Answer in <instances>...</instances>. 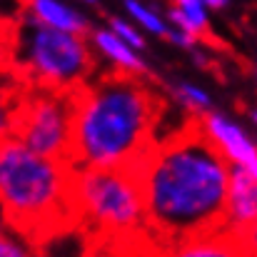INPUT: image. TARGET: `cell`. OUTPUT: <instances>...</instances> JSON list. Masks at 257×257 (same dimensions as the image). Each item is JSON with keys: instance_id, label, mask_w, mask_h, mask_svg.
Returning <instances> with one entry per match:
<instances>
[{"instance_id": "1", "label": "cell", "mask_w": 257, "mask_h": 257, "mask_svg": "<svg viewBox=\"0 0 257 257\" xmlns=\"http://www.w3.org/2000/svg\"><path fill=\"white\" fill-rule=\"evenodd\" d=\"M135 172L150 242L222 227L230 163L202 135L197 120L160 138Z\"/></svg>"}, {"instance_id": "2", "label": "cell", "mask_w": 257, "mask_h": 257, "mask_svg": "<svg viewBox=\"0 0 257 257\" xmlns=\"http://www.w3.org/2000/svg\"><path fill=\"white\" fill-rule=\"evenodd\" d=\"M75 168H135L160 140L163 102L143 78L95 73L73 95Z\"/></svg>"}, {"instance_id": "3", "label": "cell", "mask_w": 257, "mask_h": 257, "mask_svg": "<svg viewBox=\"0 0 257 257\" xmlns=\"http://www.w3.org/2000/svg\"><path fill=\"white\" fill-rule=\"evenodd\" d=\"M75 165L30 150L15 135L0 140V202L13 227L43 237L73 222Z\"/></svg>"}, {"instance_id": "4", "label": "cell", "mask_w": 257, "mask_h": 257, "mask_svg": "<svg viewBox=\"0 0 257 257\" xmlns=\"http://www.w3.org/2000/svg\"><path fill=\"white\" fill-rule=\"evenodd\" d=\"M73 222L97 245H148L145 205L135 168H75Z\"/></svg>"}, {"instance_id": "5", "label": "cell", "mask_w": 257, "mask_h": 257, "mask_svg": "<svg viewBox=\"0 0 257 257\" xmlns=\"http://www.w3.org/2000/svg\"><path fill=\"white\" fill-rule=\"evenodd\" d=\"M10 73L23 87L78 92L97 73V65L85 35L20 18L10 28Z\"/></svg>"}, {"instance_id": "6", "label": "cell", "mask_w": 257, "mask_h": 257, "mask_svg": "<svg viewBox=\"0 0 257 257\" xmlns=\"http://www.w3.org/2000/svg\"><path fill=\"white\" fill-rule=\"evenodd\" d=\"M73 95L23 87L15 110L13 135L35 153L70 160L73 145Z\"/></svg>"}, {"instance_id": "7", "label": "cell", "mask_w": 257, "mask_h": 257, "mask_svg": "<svg viewBox=\"0 0 257 257\" xmlns=\"http://www.w3.org/2000/svg\"><path fill=\"white\" fill-rule=\"evenodd\" d=\"M197 127L230 163V168H242L257 177V143L235 117L220 110H210L197 117Z\"/></svg>"}, {"instance_id": "8", "label": "cell", "mask_w": 257, "mask_h": 257, "mask_svg": "<svg viewBox=\"0 0 257 257\" xmlns=\"http://www.w3.org/2000/svg\"><path fill=\"white\" fill-rule=\"evenodd\" d=\"M148 257H245V252L235 232L217 227L170 242H153Z\"/></svg>"}, {"instance_id": "9", "label": "cell", "mask_w": 257, "mask_h": 257, "mask_svg": "<svg viewBox=\"0 0 257 257\" xmlns=\"http://www.w3.org/2000/svg\"><path fill=\"white\" fill-rule=\"evenodd\" d=\"M252 220H257V177L242 168H230L222 227L240 232Z\"/></svg>"}, {"instance_id": "10", "label": "cell", "mask_w": 257, "mask_h": 257, "mask_svg": "<svg viewBox=\"0 0 257 257\" xmlns=\"http://www.w3.org/2000/svg\"><path fill=\"white\" fill-rule=\"evenodd\" d=\"M87 40L92 45V53L107 60L110 70L125 73V75H135V78H148L150 75V65L145 63L143 53L130 48L127 43H122L110 28L92 30Z\"/></svg>"}, {"instance_id": "11", "label": "cell", "mask_w": 257, "mask_h": 257, "mask_svg": "<svg viewBox=\"0 0 257 257\" xmlns=\"http://www.w3.org/2000/svg\"><path fill=\"white\" fill-rule=\"evenodd\" d=\"M23 18H30L55 30H68L80 35H87L90 30L85 15L65 0H23Z\"/></svg>"}, {"instance_id": "12", "label": "cell", "mask_w": 257, "mask_h": 257, "mask_svg": "<svg viewBox=\"0 0 257 257\" xmlns=\"http://www.w3.org/2000/svg\"><path fill=\"white\" fill-rule=\"evenodd\" d=\"M165 18L170 25L190 33L197 40H202L210 30V10L202 0H170Z\"/></svg>"}, {"instance_id": "13", "label": "cell", "mask_w": 257, "mask_h": 257, "mask_svg": "<svg viewBox=\"0 0 257 257\" xmlns=\"http://www.w3.org/2000/svg\"><path fill=\"white\" fill-rule=\"evenodd\" d=\"M122 8H125V18H130L143 33L155 35V38H165L170 23L155 5H150L145 0H122Z\"/></svg>"}, {"instance_id": "14", "label": "cell", "mask_w": 257, "mask_h": 257, "mask_svg": "<svg viewBox=\"0 0 257 257\" xmlns=\"http://www.w3.org/2000/svg\"><path fill=\"white\" fill-rule=\"evenodd\" d=\"M170 95H172V102H175L180 110H185L192 120H197L200 115L210 112L212 105H215L212 95H210L205 87L195 85V83H172Z\"/></svg>"}, {"instance_id": "15", "label": "cell", "mask_w": 257, "mask_h": 257, "mask_svg": "<svg viewBox=\"0 0 257 257\" xmlns=\"http://www.w3.org/2000/svg\"><path fill=\"white\" fill-rule=\"evenodd\" d=\"M0 257H40V242L35 235L10 225L0 232Z\"/></svg>"}, {"instance_id": "16", "label": "cell", "mask_w": 257, "mask_h": 257, "mask_svg": "<svg viewBox=\"0 0 257 257\" xmlns=\"http://www.w3.org/2000/svg\"><path fill=\"white\" fill-rule=\"evenodd\" d=\"M23 85H3L0 83V140L13 135L15 125V110H18V97H20Z\"/></svg>"}, {"instance_id": "17", "label": "cell", "mask_w": 257, "mask_h": 257, "mask_svg": "<svg viewBox=\"0 0 257 257\" xmlns=\"http://www.w3.org/2000/svg\"><path fill=\"white\" fill-rule=\"evenodd\" d=\"M107 28L122 40V43H127L130 48H135V50H140V53H145V48H148V40H145V33L130 20V18H120V15H112L110 20H107Z\"/></svg>"}, {"instance_id": "18", "label": "cell", "mask_w": 257, "mask_h": 257, "mask_svg": "<svg viewBox=\"0 0 257 257\" xmlns=\"http://www.w3.org/2000/svg\"><path fill=\"white\" fill-rule=\"evenodd\" d=\"M153 242L148 245H135V247H125V245H100L95 242V250L90 257H148V250H150Z\"/></svg>"}, {"instance_id": "19", "label": "cell", "mask_w": 257, "mask_h": 257, "mask_svg": "<svg viewBox=\"0 0 257 257\" xmlns=\"http://www.w3.org/2000/svg\"><path fill=\"white\" fill-rule=\"evenodd\" d=\"M235 235H237V242H240L245 257H257V220H252L247 227H242Z\"/></svg>"}, {"instance_id": "20", "label": "cell", "mask_w": 257, "mask_h": 257, "mask_svg": "<svg viewBox=\"0 0 257 257\" xmlns=\"http://www.w3.org/2000/svg\"><path fill=\"white\" fill-rule=\"evenodd\" d=\"M163 40H168L170 45H175V48H182V50H192L195 45H200V40L197 38H192L190 33H185V30H180V28H175V25H170L168 28V33H165V38Z\"/></svg>"}, {"instance_id": "21", "label": "cell", "mask_w": 257, "mask_h": 257, "mask_svg": "<svg viewBox=\"0 0 257 257\" xmlns=\"http://www.w3.org/2000/svg\"><path fill=\"white\" fill-rule=\"evenodd\" d=\"M3 73H10V30L0 28V78Z\"/></svg>"}, {"instance_id": "22", "label": "cell", "mask_w": 257, "mask_h": 257, "mask_svg": "<svg viewBox=\"0 0 257 257\" xmlns=\"http://www.w3.org/2000/svg\"><path fill=\"white\" fill-rule=\"evenodd\" d=\"M202 3H205V8L210 13H215V10H227L232 0H202Z\"/></svg>"}, {"instance_id": "23", "label": "cell", "mask_w": 257, "mask_h": 257, "mask_svg": "<svg viewBox=\"0 0 257 257\" xmlns=\"http://www.w3.org/2000/svg\"><path fill=\"white\" fill-rule=\"evenodd\" d=\"M5 227H10V220H8V215H5V207H3V202H0V232H3Z\"/></svg>"}, {"instance_id": "24", "label": "cell", "mask_w": 257, "mask_h": 257, "mask_svg": "<svg viewBox=\"0 0 257 257\" xmlns=\"http://www.w3.org/2000/svg\"><path fill=\"white\" fill-rule=\"evenodd\" d=\"M250 122L257 127V107H255V110H250Z\"/></svg>"}, {"instance_id": "25", "label": "cell", "mask_w": 257, "mask_h": 257, "mask_svg": "<svg viewBox=\"0 0 257 257\" xmlns=\"http://www.w3.org/2000/svg\"><path fill=\"white\" fill-rule=\"evenodd\" d=\"M78 3H83V5H97L100 0H78Z\"/></svg>"}, {"instance_id": "26", "label": "cell", "mask_w": 257, "mask_h": 257, "mask_svg": "<svg viewBox=\"0 0 257 257\" xmlns=\"http://www.w3.org/2000/svg\"><path fill=\"white\" fill-rule=\"evenodd\" d=\"M0 3H3V0H0Z\"/></svg>"}]
</instances>
